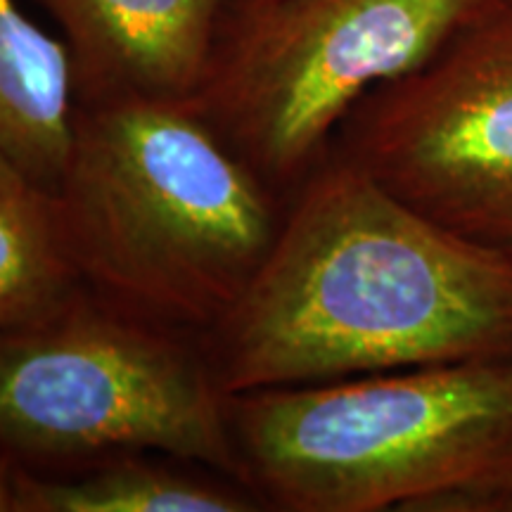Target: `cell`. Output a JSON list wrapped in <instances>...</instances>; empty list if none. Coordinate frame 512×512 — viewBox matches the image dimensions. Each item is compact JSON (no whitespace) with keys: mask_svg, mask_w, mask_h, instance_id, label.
Masks as SVG:
<instances>
[{"mask_svg":"<svg viewBox=\"0 0 512 512\" xmlns=\"http://www.w3.org/2000/svg\"><path fill=\"white\" fill-rule=\"evenodd\" d=\"M226 394L512 358V264L328 150L209 328Z\"/></svg>","mask_w":512,"mask_h":512,"instance_id":"obj_1","label":"cell"},{"mask_svg":"<svg viewBox=\"0 0 512 512\" xmlns=\"http://www.w3.org/2000/svg\"><path fill=\"white\" fill-rule=\"evenodd\" d=\"M55 195L83 285L171 328H214L285 216L190 100L76 102Z\"/></svg>","mask_w":512,"mask_h":512,"instance_id":"obj_2","label":"cell"},{"mask_svg":"<svg viewBox=\"0 0 512 512\" xmlns=\"http://www.w3.org/2000/svg\"><path fill=\"white\" fill-rule=\"evenodd\" d=\"M230 425L280 510H482L512 477V358L233 394Z\"/></svg>","mask_w":512,"mask_h":512,"instance_id":"obj_3","label":"cell"},{"mask_svg":"<svg viewBox=\"0 0 512 512\" xmlns=\"http://www.w3.org/2000/svg\"><path fill=\"white\" fill-rule=\"evenodd\" d=\"M0 451L19 467L157 453L242 479L207 351L102 297L0 330Z\"/></svg>","mask_w":512,"mask_h":512,"instance_id":"obj_4","label":"cell"},{"mask_svg":"<svg viewBox=\"0 0 512 512\" xmlns=\"http://www.w3.org/2000/svg\"><path fill=\"white\" fill-rule=\"evenodd\" d=\"M491 0H228L190 102L271 188L297 190L347 114Z\"/></svg>","mask_w":512,"mask_h":512,"instance_id":"obj_5","label":"cell"},{"mask_svg":"<svg viewBox=\"0 0 512 512\" xmlns=\"http://www.w3.org/2000/svg\"><path fill=\"white\" fill-rule=\"evenodd\" d=\"M332 152L512 264V5L486 3L347 114Z\"/></svg>","mask_w":512,"mask_h":512,"instance_id":"obj_6","label":"cell"},{"mask_svg":"<svg viewBox=\"0 0 512 512\" xmlns=\"http://www.w3.org/2000/svg\"><path fill=\"white\" fill-rule=\"evenodd\" d=\"M72 57L76 102L192 100L228 0H36Z\"/></svg>","mask_w":512,"mask_h":512,"instance_id":"obj_7","label":"cell"},{"mask_svg":"<svg viewBox=\"0 0 512 512\" xmlns=\"http://www.w3.org/2000/svg\"><path fill=\"white\" fill-rule=\"evenodd\" d=\"M76 88L62 38L0 0V150L57 188L72 143Z\"/></svg>","mask_w":512,"mask_h":512,"instance_id":"obj_8","label":"cell"},{"mask_svg":"<svg viewBox=\"0 0 512 512\" xmlns=\"http://www.w3.org/2000/svg\"><path fill=\"white\" fill-rule=\"evenodd\" d=\"M81 290L55 190L0 150V330L46 318Z\"/></svg>","mask_w":512,"mask_h":512,"instance_id":"obj_9","label":"cell"},{"mask_svg":"<svg viewBox=\"0 0 512 512\" xmlns=\"http://www.w3.org/2000/svg\"><path fill=\"white\" fill-rule=\"evenodd\" d=\"M256 498L233 486L126 453L76 477H48L17 465L15 512H247Z\"/></svg>","mask_w":512,"mask_h":512,"instance_id":"obj_10","label":"cell"},{"mask_svg":"<svg viewBox=\"0 0 512 512\" xmlns=\"http://www.w3.org/2000/svg\"><path fill=\"white\" fill-rule=\"evenodd\" d=\"M17 463L0 451V512H15Z\"/></svg>","mask_w":512,"mask_h":512,"instance_id":"obj_11","label":"cell"},{"mask_svg":"<svg viewBox=\"0 0 512 512\" xmlns=\"http://www.w3.org/2000/svg\"><path fill=\"white\" fill-rule=\"evenodd\" d=\"M482 510H494V512H512V477L508 479V482L498 486V489L491 494L489 498H486L484 508Z\"/></svg>","mask_w":512,"mask_h":512,"instance_id":"obj_12","label":"cell"},{"mask_svg":"<svg viewBox=\"0 0 512 512\" xmlns=\"http://www.w3.org/2000/svg\"><path fill=\"white\" fill-rule=\"evenodd\" d=\"M503 3H508V5H512V0H503Z\"/></svg>","mask_w":512,"mask_h":512,"instance_id":"obj_13","label":"cell"}]
</instances>
